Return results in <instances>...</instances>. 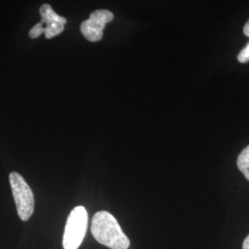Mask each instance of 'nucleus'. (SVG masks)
Masks as SVG:
<instances>
[{
	"instance_id": "obj_8",
	"label": "nucleus",
	"mask_w": 249,
	"mask_h": 249,
	"mask_svg": "<svg viewBox=\"0 0 249 249\" xmlns=\"http://www.w3.org/2000/svg\"><path fill=\"white\" fill-rule=\"evenodd\" d=\"M243 249H249V234L248 235V237L244 241V244H243Z\"/></svg>"
},
{
	"instance_id": "obj_4",
	"label": "nucleus",
	"mask_w": 249,
	"mask_h": 249,
	"mask_svg": "<svg viewBox=\"0 0 249 249\" xmlns=\"http://www.w3.org/2000/svg\"><path fill=\"white\" fill-rule=\"evenodd\" d=\"M40 14L42 20L30 30L29 36L31 38L36 39L42 34H45V38L51 39L62 33L67 19L57 15L49 4H44L40 8Z\"/></svg>"
},
{
	"instance_id": "obj_7",
	"label": "nucleus",
	"mask_w": 249,
	"mask_h": 249,
	"mask_svg": "<svg viewBox=\"0 0 249 249\" xmlns=\"http://www.w3.org/2000/svg\"><path fill=\"white\" fill-rule=\"evenodd\" d=\"M238 61L241 63H247L249 61V43L245 46V48L241 51L238 56H237Z\"/></svg>"
},
{
	"instance_id": "obj_9",
	"label": "nucleus",
	"mask_w": 249,
	"mask_h": 249,
	"mask_svg": "<svg viewBox=\"0 0 249 249\" xmlns=\"http://www.w3.org/2000/svg\"><path fill=\"white\" fill-rule=\"evenodd\" d=\"M244 34L249 37V21L246 23L245 27H244Z\"/></svg>"
},
{
	"instance_id": "obj_3",
	"label": "nucleus",
	"mask_w": 249,
	"mask_h": 249,
	"mask_svg": "<svg viewBox=\"0 0 249 249\" xmlns=\"http://www.w3.org/2000/svg\"><path fill=\"white\" fill-rule=\"evenodd\" d=\"M9 183L17 208L18 217L26 222L35 212V196L24 178L18 173L9 174Z\"/></svg>"
},
{
	"instance_id": "obj_1",
	"label": "nucleus",
	"mask_w": 249,
	"mask_h": 249,
	"mask_svg": "<svg viewBox=\"0 0 249 249\" xmlns=\"http://www.w3.org/2000/svg\"><path fill=\"white\" fill-rule=\"evenodd\" d=\"M91 233L95 240L108 249H127L130 242L122 231L116 218L102 211L94 214L91 221Z\"/></svg>"
},
{
	"instance_id": "obj_5",
	"label": "nucleus",
	"mask_w": 249,
	"mask_h": 249,
	"mask_svg": "<svg viewBox=\"0 0 249 249\" xmlns=\"http://www.w3.org/2000/svg\"><path fill=\"white\" fill-rule=\"evenodd\" d=\"M114 15L107 9H98L90 13L89 18L80 24V32L89 42H98L103 38L104 29L112 21Z\"/></svg>"
},
{
	"instance_id": "obj_6",
	"label": "nucleus",
	"mask_w": 249,
	"mask_h": 249,
	"mask_svg": "<svg viewBox=\"0 0 249 249\" xmlns=\"http://www.w3.org/2000/svg\"><path fill=\"white\" fill-rule=\"evenodd\" d=\"M237 166L249 181V145L241 151L237 159Z\"/></svg>"
},
{
	"instance_id": "obj_2",
	"label": "nucleus",
	"mask_w": 249,
	"mask_h": 249,
	"mask_svg": "<svg viewBox=\"0 0 249 249\" xmlns=\"http://www.w3.org/2000/svg\"><path fill=\"white\" fill-rule=\"evenodd\" d=\"M88 213L84 207L79 206L72 210L63 236L64 249H78L87 231Z\"/></svg>"
}]
</instances>
